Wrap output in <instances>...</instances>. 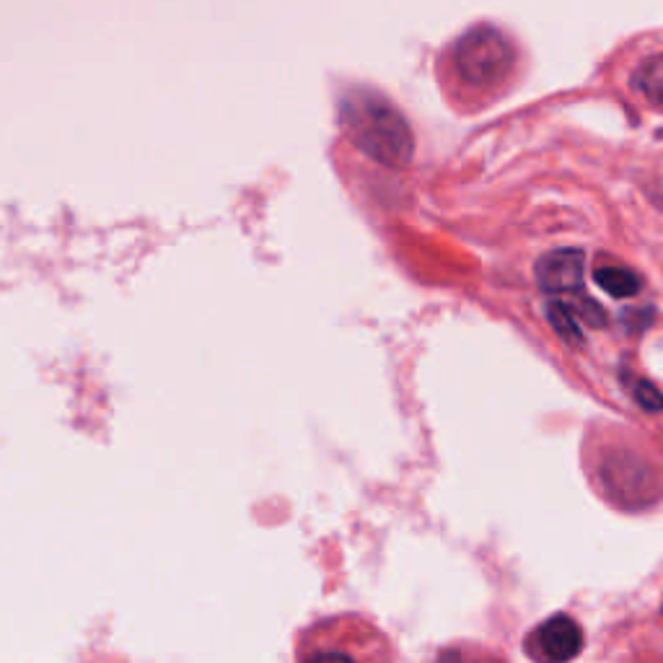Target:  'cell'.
<instances>
[{"label":"cell","instance_id":"cell-1","mask_svg":"<svg viewBox=\"0 0 663 663\" xmlns=\"http://www.w3.org/2000/svg\"><path fill=\"white\" fill-rule=\"evenodd\" d=\"M343 124L352 143L368 159L389 169L410 164L415 153V138L400 109L371 88H352L343 99Z\"/></svg>","mask_w":663,"mask_h":663},{"label":"cell","instance_id":"cell-2","mask_svg":"<svg viewBox=\"0 0 663 663\" xmlns=\"http://www.w3.org/2000/svg\"><path fill=\"white\" fill-rule=\"evenodd\" d=\"M513 47L506 34L492 26L471 29L456 42L454 70L469 88H492L511 76Z\"/></svg>","mask_w":663,"mask_h":663},{"label":"cell","instance_id":"cell-3","mask_svg":"<svg viewBox=\"0 0 663 663\" xmlns=\"http://www.w3.org/2000/svg\"><path fill=\"white\" fill-rule=\"evenodd\" d=\"M599 475L609 496L628 500L630 506L651 503L663 490V471L638 459L635 454H615V459L609 456Z\"/></svg>","mask_w":663,"mask_h":663},{"label":"cell","instance_id":"cell-4","mask_svg":"<svg viewBox=\"0 0 663 663\" xmlns=\"http://www.w3.org/2000/svg\"><path fill=\"white\" fill-rule=\"evenodd\" d=\"M584 648V632L570 617L557 615L534 630L526 640V651L542 661H570Z\"/></svg>","mask_w":663,"mask_h":663},{"label":"cell","instance_id":"cell-5","mask_svg":"<svg viewBox=\"0 0 663 663\" xmlns=\"http://www.w3.org/2000/svg\"><path fill=\"white\" fill-rule=\"evenodd\" d=\"M586 254L580 249H557L536 262V280L547 293H580L584 291Z\"/></svg>","mask_w":663,"mask_h":663},{"label":"cell","instance_id":"cell-6","mask_svg":"<svg viewBox=\"0 0 663 663\" xmlns=\"http://www.w3.org/2000/svg\"><path fill=\"white\" fill-rule=\"evenodd\" d=\"M594 280L601 291H607L615 298H630L640 291V278L620 264H604L594 272Z\"/></svg>","mask_w":663,"mask_h":663},{"label":"cell","instance_id":"cell-7","mask_svg":"<svg viewBox=\"0 0 663 663\" xmlns=\"http://www.w3.org/2000/svg\"><path fill=\"white\" fill-rule=\"evenodd\" d=\"M632 84H635L638 91H643L648 99L663 101V55H655L640 65Z\"/></svg>","mask_w":663,"mask_h":663},{"label":"cell","instance_id":"cell-8","mask_svg":"<svg viewBox=\"0 0 663 663\" xmlns=\"http://www.w3.org/2000/svg\"><path fill=\"white\" fill-rule=\"evenodd\" d=\"M547 316H550L552 327H555L567 343L580 345L584 337H580V329L576 324V308H567L565 304H559V301H557V304L547 306Z\"/></svg>","mask_w":663,"mask_h":663},{"label":"cell","instance_id":"cell-9","mask_svg":"<svg viewBox=\"0 0 663 663\" xmlns=\"http://www.w3.org/2000/svg\"><path fill=\"white\" fill-rule=\"evenodd\" d=\"M635 396H638V402L648 410H661L663 407V400L651 384H635Z\"/></svg>","mask_w":663,"mask_h":663}]
</instances>
